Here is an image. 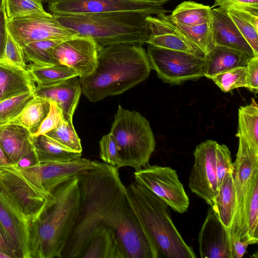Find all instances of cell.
Wrapping results in <instances>:
<instances>
[{"instance_id": "6da1fadb", "label": "cell", "mask_w": 258, "mask_h": 258, "mask_svg": "<svg viewBox=\"0 0 258 258\" xmlns=\"http://www.w3.org/2000/svg\"><path fill=\"white\" fill-rule=\"evenodd\" d=\"M118 168L100 162L77 175L80 194L78 218L61 257L78 258L96 227L113 229L127 258H153V253L127 199Z\"/></svg>"}, {"instance_id": "7a4b0ae2", "label": "cell", "mask_w": 258, "mask_h": 258, "mask_svg": "<svg viewBox=\"0 0 258 258\" xmlns=\"http://www.w3.org/2000/svg\"><path fill=\"white\" fill-rule=\"evenodd\" d=\"M151 66L142 45L122 43L98 50L96 66L80 78L82 93L92 102L120 94L145 80Z\"/></svg>"}, {"instance_id": "3957f363", "label": "cell", "mask_w": 258, "mask_h": 258, "mask_svg": "<svg viewBox=\"0 0 258 258\" xmlns=\"http://www.w3.org/2000/svg\"><path fill=\"white\" fill-rule=\"evenodd\" d=\"M80 204L77 175L56 186L31 222V258H61L77 221Z\"/></svg>"}, {"instance_id": "277c9868", "label": "cell", "mask_w": 258, "mask_h": 258, "mask_svg": "<svg viewBox=\"0 0 258 258\" xmlns=\"http://www.w3.org/2000/svg\"><path fill=\"white\" fill-rule=\"evenodd\" d=\"M128 204L143 231L154 258H195L175 226L168 206L142 184L126 187Z\"/></svg>"}, {"instance_id": "5b68a950", "label": "cell", "mask_w": 258, "mask_h": 258, "mask_svg": "<svg viewBox=\"0 0 258 258\" xmlns=\"http://www.w3.org/2000/svg\"><path fill=\"white\" fill-rule=\"evenodd\" d=\"M52 15L61 25L73 33L91 38L99 49L122 43L143 45L149 38L146 19L149 15L139 12Z\"/></svg>"}, {"instance_id": "8992f818", "label": "cell", "mask_w": 258, "mask_h": 258, "mask_svg": "<svg viewBox=\"0 0 258 258\" xmlns=\"http://www.w3.org/2000/svg\"><path fill=\"white\" fill-rule=\"evenodd\" d=\"M110 133L119 153L118 168L129 166L137 170L147 166L156 144L145 117L136 111L125 109L119 105Z\"/></svg>"}, {"instance_id": "52a82bcc", "label": "cell", "mask_w": 258, "mask_h": 258, "mask_svg": "<svg viewBox=\"0 0 258 258\" xmlns=\"http://www.w3.org/2000/svg\"><path fill=\"white\" fill-rule=\"evenodd\" d=\"M100 163L81 157L68 162H38L28 166L12 165L36 193L47 199L60 183L85 170L96 168Z\"/></svg>"}, {"instance_id": "ba28073f", "label": "cell", "mask_w": 258, "mask_h": 258, "mask_svg": "<svg viewBox=\"0 0 258 258\" xmlns=\"http://www.w3.org/2000/svg\"><path fill=\"white\" fill-rule=\"evenodd\" d=\"M148 45L147 53L151 68L164 82L179 84L205 76L204 57Z\"/></svg>"}, {"instance_id": "9c48e42d", "label": "cell", "mask_w": 258, "mask_h": 258, "mask_svg": "<svg viewBox=\"0 0 258 258\" xmlns=\"http://www.w3.org/2000/svg\"><path fill=\"white\" fill-rule=\"evenodd\" d=\"M135 182L143 185L176 212H185L189 200L176 171L170 167L147 166L134 172Z\"/></svg>"}, {"instance_id": "30bf717a", "label": "cell", "mask_w": 258, "mask_h": 258, "mask_svg": "<svg viewBox=\"0 0 258 258\" xmlns=\"http://www.w3.org/2000/svg\"><path fill=\"white\" fill-rule=\"evenodd\" d=\"M47 4L48 12L52 15L136 12L156 15L167 12L159 4L133 0H52Z\"/></svg>"}, {"instance_id": "8fae6325", "label": "cell", "mask_w": 258, "mask_h": 258, "mask_svg": "<svg viewBox=\"0 0 258 258\" xmlns=\"http://www.w3.org/2000/svg\"><path fill=\"white\" fill-rule=\"evenodd\" d=\"M239 138V146L236 158L233 163V178L236 197V211L231 238L238 231L241 237H247L245 229V214L252 178L258 169V155L249 148L245 140Z\"/></svg>"}, {"instance_id": "7c38bea8", "label": "cell", "mask_w": 258, "mask_h": 258, "mask_svg": "<svg viewBox=\"0 0 258 258\" xmlns=\"http://www.w3.org/2000/svg\"><path fill=\"white\" fill-rule=\"evenodd\" d=\"M217 143L208 140L196 147L194 152L195 163L189 177L191 191L210 206L219 190L216 169Z\"/></svg>"}, {"instance_id": "4fadbf2b", "label": "cell", "mask_w": 258, "mask_h": 258, "mask_svg": "<svg viewBox=\"0 0 258 258\" xmlns=\"http://www.w3.org/2000/svg\"><path fill=\"white\" fill-rule=\"evenodd\" d=\"M7 27L22 47L35 41L50 39H66L78 35L61 25L52 15L7 18Z\"/></svg>"}, {"instance_id": "5bb4252c", "label": "cell", "mask_w": 258, "mask_h": 258, "mask_svg": "<svg viewBox=\"0 0 258 258\" xmlns=\"http://www.w3.org/2000/svg\"><path fill=\"white\" fill-rule=\"evenodd\" d=\"M98 50L91 38L76 35L54 47L52 55L59 64L72 68L81 78L89 76L94 70Z\"/></svg>"}, {"instance_id": "9a60e30c", "label": "cell", "mask_w": 258, "mask_h": 258, "mask_svg": "<svg viewBox=\"0 0 258 258\" xmlns=\"http://www.w3.org/2000/svg\"><path fill=\"white\" fill-rule=\"evenodd\" d=\"M31 220L17 203L0 188V227L18 253L19 258H31Z\"/></svg>"}, {"instance_id": "2e32d148", "label": "cell", "mask_w": 258, "mask_h": 258, "mask_svg": "<svg viewBox=\"0 0 258 258\" xmlns=\"http://www.w3.org/2000/svg\"><path fill=\"white\" fill-rule=\"evenodd\" d=\"M0 188L17 204L31 222L42 211L47 199L36 193L12 164L0 165Z\"/></svg>"}, {"instance_id": "e0dca14e", "label": "cell", "mask_w": 258, "mask_h": 258, "mask_svg": "<svg viewBox=\"0 0 258 258\" xmlns=\"http://www.w3.org/2000/svg\"><path fill=\"white\" fill-rule=\"evenodd\" d=\"M198 242L202 258H233L230 233L211 209L200 231Z\"/></svg>"}, {"instance_id": "ac0fdd59", "label": "cell", "mask_w": 258, "mask_h": 258, "mask_svg": "<svg viewBox=\"0 0 258 258\" xmlns=\"http://www.w3.org/2000/svg\"><path fill=\"white\" fill-rule=\"evenodd\" d=\"M146 19L149 29L147 44L201 56L173 22L170 15L166 14V12L147 16Z\"/></svg>"}, {"instance_id": "d6986e66", "label": "cell", "mask_w": 258, "mask_h": 258, "mask_svg": "<svg viewBox=\"0 0 258 258\" xmlns=\"http://www.w3.org/2000/svg\"><path fill=\"white\" fill-rule=\"evenodd\" d=\"M33 93L35 96L55 102L64 120L73 119L82 93L80 78L74 77L50 85H36Z\"/></svg>"}, {"instance_id": "ffe728a7", "label": "cell", "mask_w": 258, "mask_h": 258, "mask_svg": "<svg viewBox=\"0 0 258 258\" xmlns=\"http://www.w3.org/2000/svg\"><path fill=\"white\" fill-rule=\"evenodd\" d=\"M127 258L115 230L100 225L85 239L78 258Z\"/></svg>"}, {"instance_id": "44dd1931", "label": "cell", "mask_w": 258, "mask_h": 258, "mask_svg": "<svg viewBox=\"0 0 258 258\" xmlns=\"http://www.w3.org/2000/svg\"><path fill=\"white\" fill-rule=\"evenodd\" d=\"M211 24L215 45L230 48L250 57L253 51L242 36L226 9L222 7L211 9Z\"/></svg>"}, {"instance_id": "7402d4cb", "label": "cell", "mask_w": 258, "mask_h": 258, "mask_svg": "<svg viewBox=\"0 0 258 258\" xmlns=\"http://www.w3.org/2000/svg\"><path fill=\"white\" fill-rule=\"evenodd\" d=\"M0 147L9 164L18 165L34 152L33 136L20 125L12 123L1 124Z\"/></svg>"}, {"instance_id": "603a6c76", "label": "cell", "mask_w": 258, "mask_h": 258, "mask_svg": "<svg viewBox=\"0 0 258 258\" xmlns=\"http://www.w3.org/2000/svg\"><path fill=\"white\" fill-rule=\"evenodd\" d=\"M36 84L28 71L0 61V101L33 92Z\"/></svg>"}, {"instance_id": "cb8c5ba5", "label": "cell", "mask_w": 258, "mask_h": 258, "mask_svg": "<svg viewBox=\"0 0 258 258\" xmlns=\"http://www.w3.org/2000/svg\"><path fill=\"white\" fill-rule=\"evenodd\" d=\"M252 57L233 49L215 45L205 55V76L211 79L218 74L240 67H246Z\"/></svg>"}, {"instance_id": "d4e9b609", "label": "cell", "mask_w": 258, "mask_h": 258, "mask_svg": "<svg viewBox=\"0 0 258 258\" xmlns=\"http://www.w3.org/2000/svg\"><path fill=\"white\" fill-rule=\"evenodd\" d=\"M210 209L223 225L229 231L231 237V231L236 211L233 173L228 174L224 179L219 188L217 195L210 206Z\"/></svg>"}, {"instance_id": "484cf974", "label": "cell", "mask_w": 258, "mask_h": 258, "mask_svg": "<svg viewBox=\"0 0 258 258\" xmlns=\"http://www.w3.org/2000/svg\"><path fill=\"white\" fill-rule=\"evenodd\" d=\"M242 36L258 56V8L230 7L225 8Z\"/></svg>"}, {"instance_id": "4316f807", "label": "cell", "mask_w": 258, "mask_h": 258, "mask_svg": "<svg viewBox=\"0 0 258 258\" xmlns=\"http://www.w3.org/2000/svg\"><path fill=\"white\" fill-rule=\"evenodd\" d=\"M36 162H68L81 157L82 153L72 151L46 135L33 137Z\"/></svg>"}, {"instance_id": "83f0119b", "label": "cell", "mask_w": 258, "mask_h": 258, "mask_svg": "<svg viewBox=\"0 0 258 258\" xmlns=\"http://www.w3.org/2000/svg\"><path fill=\"white\" fill-rule=\"evenodd\" d=\"M237 137H242L250 149L258 155V105L253 99L251 103L238 110Z\"/></svg>"}, {"instance_id": "f1b7e54d", "label": "cell", "mask_w": 258, "mask_h": 258, "mask_svg": "<svg viewBox=\"0 0 258 258\" xmlns=\"http://www.w3.org/2000/svg\"><path fill=\"white\" fill-rule=\"evenodd\" d=\"M64 40L46 39L23 46L22 48L28 67L27 71L32 68L59 64L52 55V50Z\"/></svg>"}, {"instance_id": "f546056e", "label": "cell", "mask_w": 258, "mask_h": 258, "mask_svg": "<svg viewBox=\"0 0 258 258\" xmlns=\"http://www.w3.org/2000/svg\"><path fill=\"white\" fill-rule=\"evenodd\" d=\"M211 9L208 6L187 1L179 4L170 15L175 24L193 26L211 22Z\"/></svg>"}, {"instance_id": "4dcf8cb0", "label": "cell", "mask_w": 258, "mask_h": 258, "mask_svg": "<svg viewBox=\"0 0 258 258\" xmlns=\"http://www.w3.org/2000/svg\"><path fill=\"white\" fill-rule=\"evenodd\" d=\"M50 109V102L43 98L35 96L21 112L8 123L20 125L33 135L38 131Z\"/></svg>"}, {"instance_id": "1f68e13d", "label": "cell", "mask_w": 258, "mask_h": 258, "mask_svg": "<svg viewBox=\"0 0 258 258\" xmlns=\"http://www.w3.org/2000/svg\"><path fill=\"white\" fill-rule=\"evenodd\" d=\"M175 24L200 55L204 57L215 46L211 22L193 26Z\"/></svg>"}, {"instance_id": "d6a6232c", "label": "cell", "mask_w": 258, "mask_h": 258, "mask_svg": "<svg viewBox=\"0 0 258 258\" xmlns=\"http://www.w3.org/2000/svg\"><path fill=\"white\" fill-rule=\"evenodd\" d=\"M28 71L36 85L39 86L53 85L78 76L74 70L63 64L32 68Z\"/></svg>"}, {"instance_id": "836d02e7", "label": "cell", "mask_w": 258, "mask_h": 258, "mask_svg": "<svg viewBox=\"0 0 258 258\" xmlns=\"http://www.w3.org/2000/svg\"><path fill=\"white\" fill-rule=\"evenodd\" d=\"M258 169L252 176L245 214V229L247 237L254 244L258 242Z\"/></svg>"}, {"instance_id": "e575fe53", "label": "cell", "mask_w": 258, "mask_h": 258, "mask_svg": "<svg viewBox=\"0 0 258 258\" xmlns=\"http://www.w3.org/2000/svg\"><path fill=\"white\" fill-rule=\"evenodd\" d=\"M46 135L72 151L82 153L81 140L73 124V119L66 120L62 116L57 126Z\"/></svg>"}, {"instance_id": "d590c367", "label": "cell", "mask_w": 258, "mask_h": 258, "mask_svg": "<svg viewBox=\"0 0 258 258\" xmlns=\"http://www.w3.org/2000/svg\"><path fill=\"white\" fill-rule=\"evenodd\" d=\"M5 9L8 19L31 15H51L38 0H5Z\"/></svg>"}, {"instance_id": "8d00e7d4", "label": "cell", "mask_w": 258, "mask_h": 258, "mask_svg": "<svg viewBox=\"0 0 258 258\" xmlns=\"http://www.w3.org/2000/svg\"><path fill=\"white\" fill-rule=\"evenodd\" d=\"M211 79L225 93L237 88H248L246 67L229 70L214 75Z\"/></svg>"}, {"instance_id": "74e56055", "label": "cell", "mask_w": 258, "mask_h": 258, "mask_svg": "<svg viewBox=\"0 0 258 258\" xmlns=\"http://www.w3.org/2000/svg\"><path fill=\"white\" fill-rule=\"evenodd\" d=\"M34 97L33 92H28L0 101V125L17 116Z\"/></svg>"}, {"instance_id": "f35d334b", "label": "cell", "mask_w": 258, "mask_h": 258, "mask_svg": "<svg viewBox=\"0 0 258 258\" xmlns=\"http://www.w3.org/2000/svg\"><path fill=\"white\" fill-rule=\"evenodd\" d=\"M0 61L16 67L24 71H27L28 67L22 47L14 39L8 30L3 55Z\"/></svg>"}, {"instance_id": "ab89813d", "label": "cell", "mask_w": 258, "mask_h": 258, "mask_svg": "<svg viewBox=\"0 0 258 258\" xmlns=\"http://www.w3.org/2000/svg\"><path fill=\"white\" fill-rule=\"evenodd\" d=\"M216 169L218 188L223 182L226 176L233 173V163L232 162L231 153L224 144L217 143L216 150Z\"/></svg>"}, {"instance_id": "60d3db41", "label": "cell", "mask_w": 258, "mask_h": 258, "mask_svg": "<svg viewBox=\"0 0 258 258\" xmlns=\"http://www.w3.org/2000/svg\"><path fill=\"white\" fill-rule=\"evenodd\" d=\"M99 147L100 156L104 163L118 168L120 158L116 144L111 133L102 137Z\"/></svg>"}, {"instance_id": "b9f144b4", "label": "cell", "mask_w": 258, "mask_h": 258, "mask_svg": "<svg viewBox=\"0 0 258 258\" xmlns=\"http://www.w3.org/2000/svg\"><path fill=\"white\" fill-rule=\"evenodd\" d=\"M50 109L48 113L42 121L38 131L33 136L45 135L55 128L62 117V112L56 103L49 101Z\"/></svg>"}, {"instance_id": "7bdbcfd3", "label": "cell", "mask_w": 258, "mask_h": 258, "mask_svg": "<svg viewBox=\"0 0 258 258\" xmlns=\"http://www.w3.org/2000/svg\"><path fill=\"white\" fill-rule=\"evenodd\" d=\"M248 89L256 94L258 91V56L250 58L246 66Z\"/></svg>"}, {"instance_id": "ee69618b", "label": "cell", "mask_w": 258, "mask_h": 258, "mask_svg": "<svg viewBox=\"0 0 258 258\" xmlns=\"http://www.w3.org/2000/svg\"><path fill=\"white\" fill-rule=\"evenodd\" d=\"M241 232L238 231L232 235L233 258L242 257L245 253L248 245L254 244L250 239L241 238Z\"/></svg>"}, {"instance_id": "f6af8a7d", "label": "cell", "mask_w": 258, "mask_h": 258, "mask_svg": "<svg viewBox=\"0 0 258 258\" xmlns=\"http://www.w3.org/2000/svg\"><path fill=\"white\" fill-rule=\"evenodd\" d=\"M214 6L224 8L230 7H249L258 8V0H215Z\"/></svg>"}, {"instance_id": "bcb514c9", "label": "cell", "mask_w": 258, "mask_h": 258, "mask_svg": "<svg viewBox=\"0 0 258 258\" xmlns=\"http://www.w3.org/2000/svg\"><path fill=\"white\" fill-rule=\"evenodd\" d=\"M0 252L7 255L9 258H19L18 252L0 227Z\"/></svg>"}, {"instance_id": "7dc6e473", "label": "cell", "mask_w": 258, "mask_h": 258, "mask_svg": "<svg viewBox=\"0 0 258 258\" xmlns=\"http://www.w3.org/2000/svg\"><path fill=\"white\" fill-rule=\"evenodd\" d=\"M7 36V17L5 9H0V58L3 55Z\"/></svg>"}, {"instance_id": "c3c4849f", "label": "cell", "mask_w": 258, "mask_h": 258, "mask_svg": "<svg viewBox=\"0 0 258 258\" xmlns=\"http://www.w3.org/2000/svg\"><path fill=\"white\" fill-rule=\"evenodd\" d=\"M7 164H9V161L0 147V165Z\"/></svg>"}, {"instance_id": "681fc988", "label": "cell", "mask_w": 258, "mask_h": 258, "mask_svg": "<svg viewBox=\"0 0 258 258\" xmlns=\"http://www.w3.org/2000/svg\"><path fill=\"white\" fill-rule=\"evenodd\" d=\"M133 1L151 2V3H154L160 5L162 6L163 4L166 3L167 2H169L171 0H133Z\"/></svg>"}, {"instance_id": "f907efd6", "label": "cell", "mask_w": 258, "mask_h": 258, "mask_svg": "<svg viewBox=\"0 0 258 258\" xmlns=\"http://www.w3.org/2000/svg\"><path fill=\"white\" fill-rule=\"evenodd\" d=\"M5 0H0V9L5 8Z\"/></svg>"}, {"instance_id": "816d5d0a", "label": "cell", "mask_w": 258, "mask_h": 258, "mask_svg": "<svg viewBox=\"0 0 258 258\" xmlns=\"http://www.w3.org/2000/svg\"><path fill=\"white\" fill-rule=\"evenodd\" d=\"M9 258V257L6 254L0 252V258Z\"/></svg>"}, {"instance_id": "f5cc1de1", "label": "cell", "mask_w": 258, "mask_h": 258, "mask_svg": "<svg viewBox=\"0 0 258 258\" xmlns=\"http://www.w3.org/2000/svg\"><path fill=\"white\" fill-rule=\"evenodd\" d=\"M38 1L41 2L43 4V3H48V2L51 1L52 0H38Z\"/></svg>"}]
</instances>
